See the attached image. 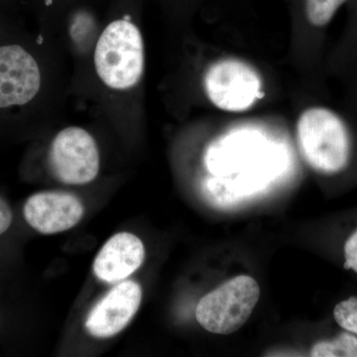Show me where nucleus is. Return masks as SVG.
<instances>
[{"label":"nucleus","instance_id":"obj_1","mask_svg":"<svg viewBox=\"0 0 357 357\" xmlns=\"http://www.w3.org/2000/svg\"><path fill=\"white\" fill-rule=\"evenodd\" d=\"M285 162V152L257 131L227 134L206 150L204 163L211 176L202 183V194L215 208L236 206L261 191Z\"/></svg>","mask_w":357,"mask_h":357},{"label":"nucleus","instance_id":"obj_2","mask_svg":"<svg viewBox=\"0 0 357 357\" xmlns=\"http://www.w3.org/2000/svg\"><path fill=\"white\" fill-rule=\"evenodd\" d=\"M301 153L317 172L333 175L344 170L351 159V143L344 122L332 110L312 107L297 123Z\"/></svg>","mask_w":357,"mask_h":357},{"label":"nucleus","instance_id":"obj_3","mask_svg":"<svg viewBox=\"0 0 357 357\" xmlns=\"http://www.w3.org/2000/svg\"><path fill=\"white\" fill-rule=\"evenodd\" d=\"M95 64L98 76L109 88L135 86L144 70V48L137 26L128 20L107 26L96 44Z\"/></svg>","mask_w":357,"mask_h":357},{"label":"nucleus","instance_id":"obj_4","mask_svg":"<svg viewBox=\"0 0 357 357\" xmlns=\"http://www.w3.org/2000/svg\"><path fill=\"white\" fill-rule=\"evenodd\" d=\"M259 298L255 279L234 277L202 298L196 307L197 321L208 332L230 335L245 325Z\"/></svg>","mask_w":357,"mask_h":357},{"label":"nucleus","instance_id":"obj_5","mask_svg":"<svg viewBox=\"0 0 357 357\" xmlns=\"http://www.w3.org/2000/svg\"><path fill=\"white\" fill-rule=\"evenodd\" d=\"M204 84L208 100L225 112H245L263 96L257 72L234 59L211 65L204 75Z\"/></svg>","mask_w":357,"mask_h":357},{"label":"nucleus","instance_id":"obj_6","mask_svg":"<svg viewBox=\"0 0 357 357\" xmlns=\"http://www.w3.org/2000/svg\"><path fill=\"white\" fill-rule=\"evenodd\" d=\"M49 164L52 173L68 185H84L95 180L100 171V152L93 136L79 128L61 131L51 145Z\"/></svg>","mask_w":357,"mask_h":357},{"label":"nucleus","instance_id":"obj_7","mask_svg":"<svg viewBox=\"0 0 357 357\" xmlns=\"http://www.w3.org/2000/svg\"><path fill=\"white\" fill-rule=\"evenodd\" d=\"M41 86L36 60L18 44L0 45V109L28 105Z\"/></svg>","mask_w":357,"mask_h":357},{"label":"nucleus","instance_id":"obj_8","mask_svg":"<svg viewBox=\"0 0 357 357\" xmlns=\"http://www.w3.org/2000/svg\"><path fill=\"white\" fill-rule=\"evenodd\" d=\"M142 301V288L137 282L124 280L112 288L89 312L86 328L91 337L107 338L129 325Z\"/></svg>","mask_w":357,"mask_h":357},{"label":"nucleus","instance_id":"obj_9","mask_svg":"<svg viewBox=\"0 0 357 357\" xmlns=\"http://www.w3.org/2000/svg\"><path fill=\"white\" fill-rule=\"evenodd\" d=\"M26 222L42 234H54L76 227L84 217L81 199L65 192H41L27 199L23 208Z\"/></svg>","mask_w":357,"mask_h":357},{"label":"nucleus","instance_id":"obj_10","mask_svg":"<svg viewBox=\"0 0 357 357\" xmlns=\"http://www.w3.org/2000/svg\"><path fill=\"white\" fill-rule=\"evenodd\" d=\"M144 258L142 241L129 232H119L100 249L93 262V272L98 280L119 283L139 269Z\"/></svg>","mask_w":357,"mask_h":357},{"label":"nucleus","instance_id":"obj_11","mask_svg":"<svg viewBox=\"0 0 357 357\" xmlns=\"http://www.w3.org/2000/svg\"><path fill=\"white\" fill-rule=\"evenodd\" d=\"M312 357H357V337L349 332L314 345Z\"/></svg>","mask_w":357,"mask_h":357},{"label":"nucleus","instance_id":"obj_12","mask_svg":"<svg viewBox=\"0 0 357 357\" xmlns=\"http://www.w3.org/2000/svg\"><path fill=\"white\" fill-rule=\"evenodd\" d=\"M301 2L307 22L316 27H324L332 21L347 0H301Z\"/></svg>","mask_w":357,"mask_h":357},{"label":"nucleus","instance_id":"obj_13","mask_svg":"<svg viewBox=\"0 0 357 357\" xmlns=\"http://www.w3.org/2000/svg\"><path fill=\"white\" fill-rule=\"evenodd\" d=\"M333 318L344 332L357 337V297H349L338 303L333 309Z\"/></svg>","mask_w":357,"mask_h":357},{"label":"nucleus","instance_id":"obj_14","mask_svg":"<svg viewBox=\"0 0 357 357\" xmlns=\"http://www.w3.org/2000/svg\"><path fill=\"white\" fill-rule=\"evenodd\" d=\"M344 255L345 269L357 274V229L345 241Z\"/></svg>","mask_w":357,"mask_h":357},{"label":"nucleus","instance_id":"obj_15","mask_svg":"<svg viewBox=\"0 0 357 357\" xmlns=\"http://www.w3.org/2000/svg\"><path fill=\"white\" fill-rule=\"evenodd\" d=\"M13 211H11L9 204L0 198V236L3 234L13 222Z\"/></svg>","mask_w":357,"mask_h":357}]
</instances>
